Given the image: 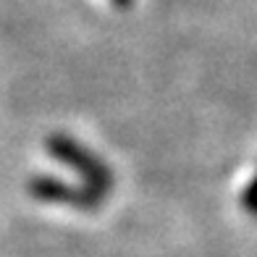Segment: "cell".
Returning a JSON list of instances; mask_svg holds the SVG:
<instances>
[{"mask_svg": "<svg viewBox=\"0 0 257 257\" xmlns=\"http://www.w3.org/2000/svg\"><path fill=\"white\" fill-rule=\"evenodd\" d=\"M48 150H50V155L58 163H63V166L74 168L79 173L87 189L97 192L102 197L113 189V171H110V166L102 163L92 150H87L84 145H79L74 137L55 132V134L48 137Z\"/></svg>", "mask_w": 257, "mask_h": 257, "instance_id": "1", "label": "cell"}, {"mask_svg": "<svg viewBox=\"0 0 257 257\" xmlns=\"http://www.w3.org/2000/svg\"><path fill=\"white\" fill-rule=\"evenodd\" d=\"M29 194L40 202H50V205H66V207H74V210H97L102 205L105 197L87 189L84 184L76 186L71 181H63V179H55V176H32L27 184Z\"/></svg>", "mask_w": 257, "mask_h": 257, "instance_id": "2", "label": "cell"}, {"mask_svg": "<svg viewBox=\"0 0 257 257\" xmlns=\"http://www.w3.org/2000/svg\"><path fill=\"white\" fill-rule=\"evenodd\" d=\"M241 205L249 215H257V173H254V179L247 184V189H244V194H241Z\"/></svg>", "mask_w": 257, "mask_h": 257, "instance_id": "3", "label": "cell"}, {"mask_svg": "<svg viewBox=\"0 0 257 257\" xmlns=\"http://www.w3.org/2000/svg\"><path fill=\"white\" fill-rule=\"evenodd\" d=\"M113 3H115V6H121V8H123V6H132V3H134V0H113Z\"/></svg>", "mask_w": 257, "mask_h": 257, "instance_id": "4", "label": "cell"}]
</instances>
